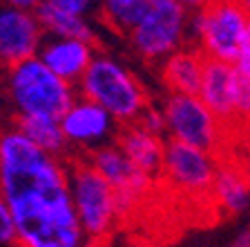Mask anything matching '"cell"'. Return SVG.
Returning a JSON list of instances; mask_svg holds the SVG:
<instances>
[{
	"label": "cell",
	"mask_w": 250,
	"mask_h": 247,
	"mask_svg": "<svg viewBox=\"0 0 250 247\" xmlns=\"http://www.w3.org/2000/svg\"><path fill=\"white\" fill-rule=\"evenodd\" d=\"M0 194L18 247H85L69 196L67 163L45 154L21 129H0Z\"/></svg>",
	"instance_id": "obj_1"
},
{
	"label": "cell",
	"mask_w": 250,
	"mask_h": 247,
	"mask_svg": "<svg viewBox=\"0 0 250 247\" xmlns=\"http://www.w3.org/2000/svg\"><path fill=\"white\" fill-rule=\"evenodd\" d=\"M5 94L14 120L61 118L74 103L76 89L52 74L36 56L16 62L5 72Z\"/></svg>",
	"instance_id": "obj_2"
},
{
	"label": "cell",
	"mask_w": 250,
	"mask_h": 247,
	"mask_svg": "<svg viewBox=\"0 0 250 247\" xmlns=\"http://www.w3.org/2000/svg\"><path fill=\"white\" fill-rule=\"evenodd\" d=\"M76 85L81 98L105 109L116 125L136 123L146 107H150V96L141 80L107 54H96Z\"/></svg>",
	"instance_id": "obj_3"
},
{
	"label": "cell",
	"mask_w": 250,
	"mask_h": 247,
	"mask_svg": "<svg viewBox=\"0 0 250 247\" xmlns=\"http://www.w3.org/2000/svg\"><path fill=\"white\" fill-rule=\"evenodd\" d=\"M250 25V11L241 0H208L188 16V45L203 58L234 62Z\"/></svg>",
	"instance_id": "obj_4"
},
{
	"label": "cell",
	"mask_w": 250,
	"mask_h": 247,
	"mask_svg": "<svg viewBox=\"0 0 250 247\" xmlns=\"http://www.w3.org/2000/svg\"><path fill=\"white\" fill-rule=\"evenodd\" d=\"M67 183L85 241H101L107 236L119 218V205L112 185L94 170L85 156H76L67 163Z\"/></svg>",
	"instance_id": "obj_5"
},
{
	"label": "cell",
	"mask_w": 250,
	"mask_h": 247,
	"mask_svg": "<svg viewBox=\"0 0 250 247\" xmlns=\"http://www.w3.org/2000/svg\"><path fill=\"white\" fill-rule=\"evenodd\" d=\"M188 11L174 0H147V11L127 34L141 58L161 62L188 45Z\"/></svg>",
	"instance_id": "obj_6"
},
{
	"label": "cell",
	"mask_w": 250,
	"mask_h": 247,
	"mask_svg": "<svg viewBox=\"0 0 250 247\" xmlns=\"http://www.w3.org/2000/svg\"><path fill=\"white\" fill-rule=\"evenodd\" d=\"M159 109L163 114L166 134L170 136V140L212 152V154L219 152L226 129L201 103L197 94L170 92Z\"/></svg>",
	"instance_id": "obj_7"
},
{
	"label": "cell",
	"mask_w": 250,
	"mask_h": 247,
	"mask_svg": "<svg viewBox=\"0 0 250 247\" xmlns=\"http://www.w3.org/2000/svg\"><path fill=\"white\" fill-rule=\"evenodd\" d=\"M219 160L217 154L199 147L167 140L163 150L161 176L163 183L174 191L192 198H206L210 196L212 178L217 174Z\"/></svg>",
	"instance_id": "obj_8"
},
{
	"label": "cell",
	"mask_w": 250,
	"mask_h": 247,
	"mask_svg": "<svg viewBox=\"0 0 250 247\" xmlns=\"http://www.w3.org/2000/svg\"><path fill=\"white\" fill-rule=\"evenodd\" d=\"M85 158L112 185V190L116 194L119 216L127 214L139 203L146 201V196L150 194L152 185H154V178L136 170L114 143L101 145L94 152H89Z\"/></svg>",
	"instance_id": "obj_9"
},
{
	"label": "cell",
	"mask_w": 250,
	"mask_h": 247,
	"mask_svg": "<svg viewBox=\"0 0 250 247\" xmlns=\"http://www.w3.org/2000/svg\"><path fill=\"white\" fill-rule=\"evenodd\" d=\"M244 87H246L244 78L239 76V72H237L232 62L206 58L197 96L212 112V116L221 123V127L226 132L232 127H239Z\"/></svg>",
	"instance_id": "obj_10"
},
{
	"label": "cell",
	"mask_w": 250,
	"mask_h": 247,
	"mask_svg": "<svg viewBox=\"0 0 250 247\" xmlns=\"http://www.w3.org/2000/svg\"><path fill=\"white\" fill-rule=\"evenodd\" d=\"M58 125H61L69 152L81 150L85 152V156L101 145L109 143V138H114L116 129H119L116 120L105 109L81 96L74 98V103L62 112Z\"/></svg>",
	"instance_id": "obj_11"
},
{
	"label": "cell",
	"mask_w": 250,
	"mask_h": 247,
	"mask_svg": "<svg viewBox=\"0 0 250 247\" xmlns=\"http://www.w3.org/2000/svg\"><path fill=\"white\" fill-rule=\"evenodd\" d=\"M42 38L34 11L0 2V69L36 56Z\"/></svg>",
	"instance_id": "obj_12"
},
{
	"label": "cell",
	"mask_w": 250,
	"mask_h": 247,
	"mask_svg": "<svg viewBox=\"0 0 250 247\" xmlns=\"http://www.w3.org/2000/svg\"><path fill=\"white\" fill-rule=\"evenodd\" d=\"M96 56V47L92 42L76 40V38H56L45 36L38 47L36 58L52 74L62 78L69 85H76L92 58Z\"/></svg>",
	"instance_id": "obj_13"
},
{
	"label": "cell",
	"mask_w": 250,
	"mask_h": 247,
	"mask_svg": "<svg viewBox=\"0 0 250 247\" xmlns=\"http://www.w3.org/2000/svg\"><path fill=\"white\" fill-rule=\"evenodd\" d=\"M114 145L123 152L125 158L130 160L136 170H141L154 180L161 176L163 150H166L163 136L152 134L146 127H141L139 123H130L116 129Z\"/></svg>",
	"instance_id": "obj_14"
},
{
	"label": "cell",
	"mask_w": 250,
	"mask_h": 247,
	"mask_svg": "<svg viewBox=\"0 0 250 247\" xmlns=\"http://www.w3.org/2000/svg\"><path fill=\"white\" fill-rule=\"evenodd\" d=\"M210 201L224 214H241L250 207V176L239 165L219 163L210 187Z\"/></svg>",
	"instance_id": "obj_15"
},
{
	"label": "cell",
	"mask_w": 250,
	"mask_h": 247,
	"mask_svg": "<svg viewBox=\"0 0 250 247\" xmlns=\"http://www.w3.org/2000/svg\"><path fill=\"white\" fill-rule=\"evenodd\" d=\"M203 54L194 45H183L161 60V76L170 92L197 94L203 74Z\"/></svg>",
	"instance_id": "obj_16"
},
{
	"label": "cell",
	"mask_w": 250,
	"mask_h": 247,
	"mask_svg": "<svg viewBox=\"0 0 250 247\" xmlns=\"http://www.w3.org/2000/svg\"><path fill=\"white\" fill-rule=\"evenodd\" d=\"M38 18L42 34L45 36H56V38H76V40H85L96 45V31L87 22L85 16H76L69 11L56 9L52 5L41 2L38 9L34 11Z\"/></svg>",
	"instance_id": "obj_17"
},
{
	"label": "cell",
	"mask_w": 250,
	"mask_h": 247,
	"mask_svg": "<svg viewBox=\"0 0 250 247\" xmlns=\"http://www.w3.org/2000/svg\"><path fill=\"white\" fill-rule=\"evenodd\" d=\"M14 125L45 154L54 156V158L69 156V147L65 143V136H62L56 118H21L14 120Z\"/></svg>",
	"instance_id": "obj_18"
},
{
	"label": "cell",
	"mask_w": 250,
	"mask_h": 247,
	"mask_svg": "<svg viewBox=\"0 0 250 247\" xmlns=\"http://www.w3.org/2000/svg\"><path fill=\"white\" fill-rule=\"evenodd\" d=\"M103 20L119 34H130L136 22L146 16L147 0H99Z\"/></svg>",
	"instance_id": "obj_19"
},
{
	"label": "cell",
	"mask_w": 250,
	"mask_h": 247,
	"mask_svg": "<svg viewBox=\"0 0 250 247\" xmlns=\"http://www.w3.org/2000/svg\"><path fill=\"white\" fill-rule=\"evenodd\" d=\"M42 2L56 7V9L69 11V14L85 16V18H87V14H92L94 9H99V0H42Z\"/></svg>",
	"instance_id": "obj_20"
},
{
	"label": "cell",
	"mask_w": 250,
	"mask_h": 247,
	"mask_svg": "<svg viewBox=\"0 0 250 247\" xmlns=\"http://www.w3.org/2000/svg\"><path fill=\"white\" fill-rule=\"evenodd\" d=\"M136 123L141 125V127H146L147 132H152V134L156 136H163L166 134V123H163V114L159 107H146V112L139 116V120Z\"/></svg>",
	"instance_id": "obj_21"
},
{
	"label": "cell",
	"mask_w": 250,
	"mask_h": 247,
	"mask_svg": "<svg viewBox=\"0 0 250 247\" xmlns=\"http://www.w3.org/2000/svg\"><path fill=\"white\" fill-rule=\"evenodd\" d=\"M7 243H14V218H11L7 201L0 194V245H7Z\"/></svg>",
	"instance_id": "obj_22"
},
{
	"label": "cell",
	"mask_w": 250,
	"mask_h": 247,
	"mask_svg": "<svg viewBox=\"0 0 250 247\" xmlns=\"http://www.w3.org/2000/svg\"><path fill=\"white\" fill-rule=\"evenodd\" d=\"M232 65L237 67V72H239V76L244 78V82L250 85V25H248V31H246L244 42H241L239 56H237V60H234Z\"/></svg>",
	"instance_id": "obj_23"
},
{
	"label": "cell",
	"mask_w": 250,
	"mask_h": 247,
	"mask_svg": "<svg viewBox=\"0 0 250 247\" xmlns=\"http://www.w3.org/2000/svg\"><path fill=\"white\" fill-rule=\"evenodd\" d=\"M5 5H11V7H18V9H27V11H36L38 5L42 0H0Z\"/></svg>",
	"instance_id": "obj_24"
},
{
	"label": "cell",
	"mask_w": 250,
	"mask_h": 247,
	"mask_svg": "<svg viewBox=\"0 0 250 247\" xmlns=\"http://www.w3.org/2000/svg\"><path fill=\"white\" fill-rule=\"evenodd\" d=\"M179 7H183V9L188 11V14H192V11H197V9H201L208 0H174Z\"/></svg>",
	"instance_id": "obj_25"
},
{
	"label": "cell",
	"mask_w": 250,
	"mask_h": 247,
	"mask_svg": "<svg viewBox=\"0 0 250 247\" xmlns=\"http://www.w3.org/2000/svg\"><path fill=\"white\" fill-rule=\"evenodd\" d=\"M230 247H250V229L241 232L239 236L232 241V245H230Z\"/></svg>",
	"instance_id": "obj_26"
},
{
	"label": "cell",
	"mask_w": 250,
	"mask_h": 247,
	"mask_svg": "<svg viewBox=\"0 0 250 247\" xmlns=\"http://www.w3.org/2000/svg\"><path fill=\"white\" fill-rule=\"evenodd\" d=\"M241 2H244V5L248 7V11H250V0H241Z\"/></svg>",
	"instance_id": "obj_27"
}]
</instances>
